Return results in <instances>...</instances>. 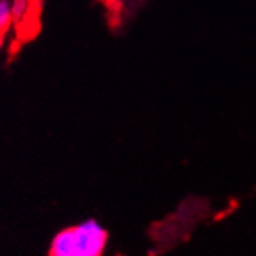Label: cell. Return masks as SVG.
I'll list each match as a JSON object with an SVG mask.
<instances>
[{
    "label": "cell",
    "instance_id": "obj_3",
    "mask_svg": "<svg viewBox=\"0 0 256 256\" xmlns=\"http://www.w3.org/2000/svg\"><path fill=\"white\" fill-rule=\"evenodd\" d=\"M33 0H12L11 12H12V22L20 24L28 16V11Z\"/></svg>",
    "mask_w": 256,
    "mask_h": 256
},
{
    "label": "cell",
    "instance_id": "obj_2",
    "mask_svg": "<svg viewBox=\"0 0 256 256\" xmlns=\"http://www.w3.org/2000/svg\"><path fill=\"white\" fill-rule=\"evenodd\" d=\"M75 230L68 228L60 232L52 240L50 247V256H75Z\"/></svg>",
    "mask_w": 256,
    "mask_h": 256
},
{
    "label": "cell",
    "instance_id": "obj_5",
    "mask_svg": "<svg viewBox=\"0 0 256 256\" xmlns=\"http://www.w3.org/2000/svg\"><path fill=\"white\" fill-rule=\"evenodd\" d=\"M2 46H4V34L0 33V48H2Z\"/></svg>",
    "mask_w": 256,
    "mask_h": 256
},
{
    "label": "cell",
    "instance_id": "obj_1",
    "mask_svg": "<svg viewBox=\"0 0 256 256\" xmlns=\"http://www.w3.org/2000/svg\"><path fill=\"white\" fill-rule=\"evenodd\" d=\"M75 230V256H100L104 252L108 234L106 230L102 226L97 220L89 219L74 226Z\"/></svg>",
    "mask_w": 256,
    "mask_h": 256
},
{
    "label": "cell",
    "instance_id": "obj_4",
    "mask_svg": "<svg viewBox=\"0 0 256 256\" xmlns=\"http://www.w3.org/2000/svg\"><path fill=\"white\" fill-rule=\"evenodd\" d=\"M12 24L11 4L8 0H0V33L5 34Z\"/></svg>",
    "mask_w": 256,
    "mask_h": 256
}]
</instances>
